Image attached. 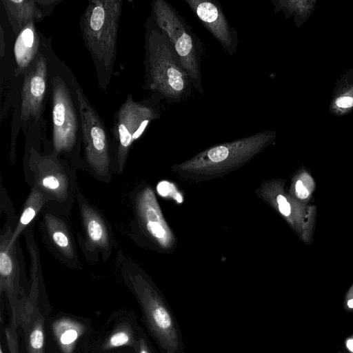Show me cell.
<instances>
[{
    "label": "cell",
    "mask_w": 353,
    "mask_h": 353,
    "mask_svg": "<svg viewBox=\"0 0 353 353\" xmlns=\"http://www.w3.org/2000/svg\"><path fill=\"white\" fill-rule=\"evenodd\" d=\"M52 118L53 153L70 154L77 144L78 119L69 90L59 78L52 82Z\"/></svg>",
    "instance_id": "obj_10"
},
{
    "label": "cell",
    "mask_w": 353,
    "mask_h": 353,
    "mask_svg": "<svg viewBox=\"0 0 353 353\" xmlns=\"http://www.w3.org/2000/svg\"><path fill=\"white\" fill-rule=\"evenodd\" d=\"M277 203L281 213L284 216H288L290 214V205L285 197L281 194L277 196Z\"/></svg>",
    "instance_id": "obj_24"
},
{
    "label": "cell",
    "mask_w": 353,
    "mask_h": 353,
    "mask_svg": "<svg viewBox=\"0 0 353 353\" xmlns=\"http://www.w3.org/2000/svg\"><path fill=\"white\" fill-rule=\"evenodd\" d=\"M13 227L7 221L5 228L0 235V292L5 293L12 311L11 325L9 327L17 333L21 325L22 316V301L19 299L21 293L20 285L22 262L18 252L19 241L10 245Z\"/></svg>",
    "instance_id": "obj_9"
},
{
    "label": "cell",
    "mask_w": 353,
    "mask_h": 353,
    "mask_svg": "<svg viewBox=\"0 0 353 353\" xmlns=\"http://www.w3.org/2000/svg\"><path fill=\"white\" fill-rule=\"evenodd\" d=\"M81 219L83 228L85 241L83 250L88 256L94 252L101 253L103 259H108L112 252V240L105 219L84 198L81 192L77 193Z\"/></svg>",
    "instance_id": "obj_12"
},
{
    "label": "cell",
    "mask_w": 353,
    "mask_h": 353,
    "mask_svg": "<svg viewBox=\"0 0 353 353\" xmlns=\"http://www.w3.org/2000/svg\"><path fill=\"white\" fill-rule=\"evenodd\" d=\"M1 3L17 36L27 24L43 17L37 1L3 0Z\"/></svg>",
    "instance_id": "obj_17"
},
{
    "label": "cell",
    "mask_w": 353,
    "mask_h": 353,
    "mask_svg": "<svg viewBox=\"0 0 353 353\" xmlns=\"http://www.w3.org/2000/svg\"><path fill=\"white\" fill-rule=\"evenodd\" d=\"M122 6V0H92L81 17L83 39L98 72L101 70L112 72Z\"/></svg>",
    "instance_id": "obj_3"
},
{
    "label": "cell",
    "mask_w": 353,
    "mask_h": 353,
    "mask_svg": "<svg viewBox=\"0 0 353 353\" xmlns=\"http://www.w3.org/2000/svg\"><path fill=\"white\" fill-rule=\"evenodd\" d=\"M172 185L166 181H162L157 185L158 192L163 196H167L172 190Z\"/></svg>",
    "instance_id": "obj_26"
},
{
    "label": "cell",
    "mask_w": 353,
    "mask_h": 353,
    "mask_svg": "<svg viewBox=\"0 0 353 353\" xmlns=\"http://www.w3.org/2000/svg\"><path fill=\"white\" fill-rule=\"evenodd\" d=\"M76 94L87 167L99 180L108 181L114 165L105 128L79 85Z\"/></svg>",
    "instance_id": "obj_7"
},
{
    "label": "cell",
    "mask_w": 353,
    "mask_h": 353,
    "mask_svg": "<svg viewBox=\"0 0 353 353\" xmlns=\"http://www.w3.org/2000/svg\"><path fill=\"white\" fill-rule=\"evenodd\" d=\"M134 206L139 223L152 238L163 244L167 231L152 191L148 188L139 191Z\"/></svg>",
    "instance_id": "obj_15"
},
{
    "label": "cell",
    "mask_w": 353,
    "mask_h": 353,
    "mask_svg": "<svg viewBox=\"0 0 353 353\" xmlns=\"http://www.w3.org/2000/svg\"><path fill=\"white\" fill-rule=\"evenodd\" d=\"M138 340H136L133 330L128 324L119 325L105 341L103 350H108L128 345L137 349Z\"/></svg>",
    "instance_id": "obj_21"
},
{
    "label": "cell",
    "mask_w": 353,
    "mask_h": 353,
    "mask_svg": "<svg viewBox=\"0 0 353 353\" xmlns=\"http://www.w3.org/2000/svg\"><path fill=\"white\" fill-rule=\"evenodd\" d=\"M137 353H155L151 344L144 334H141L138 339Z\"/></svg>",
    "instance_id": "obj_23"
},
{
    "label": "cell",
    "mask_w": 353,
    "mask_h": 353,
    "mask_svg": "<svg viewBox=\"0 0 353 353\" xmlns=\"http://www.w3.org/2000/svg\"><path fill=\"white\" fill-rule=\"evenodd\" d=\"M30 194L23 206L21 212L17 221L11 238L10 245L18 241L19 236L26 231L40 212L46 207L47 200L35 187L31 186Z\"/></svg>",
    "instance_id": "obj_19"
},
{
    "label": "cell",
    "mask_w": 353,
    "mask_h": 353,
    "mask_svg": "<svg viewBox=\"0 0 353 353\" xmlns=\"http://www.w3.org/2000/svg\"><path fill=\"white\" fill-rule=\"evenodd\" d=\"M184 1L222 48L229 55H233L239 43L238 34L225 17L221 4L212 0Z\"/></svg>",
    "instance_id": "obj_11"
},
{
    "label": "cell",
    "mask_w": 353,
    "mask_h": 353,
    "mask_svg": "<svg viewBox=\"0 0 353 353\" xmlns=\"http://www.w3.org/2000/svg\"><path fill=\"white\" fill-rule=\"evenodd\" d=\"M0 353H4L1 345L0 347Z\"/></svg>",
    "instance_id": "obj_31"
},
{
    "label": "cell",
    "mask_w": 353,
    "mask_h": 353,
    "mask_svg": "<svg viewBox=\"0 0 353 353\" xmlns=\"http://www.w3.org/2000/svg\"><path fill=\"white\" fill-rule=\"evenodd\" d=\"M151 13L156 24L173 46L190 77L193 88L203 94V50L201 39L175 8L165 0H154Z\"/></svg>",
    "instance_id": "obj_5"
},
{
    "label": "cell",
    "mask_w": 353,
    "mask_h": 353,
    "mask_svg": "<svg viewBox=\"0 0 353 353\" xmlns=\"http://www.w3.org/2000/svg\"><path fill=\"white\" fill-rule=\"evenodd\" d=\"M40 38L34 21L27 24L17 36L14 54L17 65V74L24 72L38 55Z\"/></svg>",
    "instance_id": "obj_16"
},
{
    "label": "cell",
    "mask_w": 353,
    "mask_h": 353,
    "mask_svg": "<svg viewBox=\"0 0 353 353\" xmlns=\"http://www.w3.org/2000/svg\"><path fill=\"white\" fill-rule=\"evenodd\" d=\"M347 306L350 307V308H353V299H350L347 301Z\"/></svg>",
    "instance_id": "obj_30"
},
{
    "label": "cell",
    "mask_w": 353,
    "mask_h": 353,
    "mask_svg": "<svg viewBox=\"0 0 353 353\" xmlns=\"http://www.w3.org/2000/svg\"><path fill=\"white\" fill-rule=\"evenodd\" d=\"M296 194L301 199H305L308 196L309 192L307 188L303 185L301 181H297L296 183Z\"/></svg>",
    "instance_id": "obj_25"
},
{
    "label": "cell",
    "mask_w": 353,
    "mask_h": 353,
    "mask_svg": "<svg viewBox=\"0 0 353 353\" xmlns=\"http://www.w3.org/2000/svg\"><path fill=\"white\" fill-rule=\"evenodd\" d=\"M336 105L341 108H348L353 105V98L350 97H344L339 98L336 101Z\"/></svg>",
    "instance_id": "obj_27"
},
{
    "label": "cell",
    "mask_w": 353,
    "mask_h": 353,
    "mask_svg": "<svg viewBox=\"0 0 353 353\" xmlns=\"http://www.w3.org/2000/svg\"><path fill=\"white\" fill-rule=\"evenodd\" d=\"M145 77L147 89L160 101L178 103L188 99L193 86L166 35L153 17L146 21Z\"/></svg>",
    "instance_id": "obj_1"
},
{
    "label": "cell",
    "mask_w": 353,
    "mask_h": 353,
    "mask_svg": "<svg viewBox=\"0 0 353 353\" xmlns=\"http://www.w3.org/2000/svg\"><path fill=\"white\" fill-rule=\"evenodd\" d=\"M121 263L122 275L136 296L147 327L161 353H183L179 324L162 294L130 261Z\"/></svg>",
    "instance_id": "obj_2"
},
{
    "label": "cell",
    "mask_w": 353,
    "mask_h": 353,
    "mask_svg": "<svg viewBox=\"0 0 353 353\" xmlns=\"http://www.w3.org/2000/svg\"><path fill=\"white\" fill-rule=\"evenodd\" d=\"M21 326L27 353H45L44 319L38 307L23 314Z\"/></svg>",
    "instance_id": "obj_18"
},
{
    "label": "cell",
    "mask_w": 353,
    "mask_h": 353,
    "mask_svg": "<svg viewBox=\"0 0 353 353\" xmlns=\"http://www.w3.org/2000/svg\"><path fill=\"white\" fill-rule=\"evenodd\" d=\"M47 85L46 59L38 54L25 74L21 90V119L37 121L40 117Z\"/></svg>",
    "instance_id": "obj_13"
},
{
    "label": "cell",
    "mask_w": 353,
    "mask_h": 353,
    "mask_svg": "<svg viewBox=\"0 0 353 353\" xmlns=\"http://www.w3.org/2000/svg\"><path fill=\"white\" fill-rule=\"evenodd\" d=\"M54 339L62 353H72L76 343L85 332V326L74 319L63 317L52 324Z\"/></svg>",
    "instance_id": "obj_20"
},
{
    "label": "cell",
    "mask_w": 353,
    "mask_h": 353,
    "mask_svg": "<svg viewBox=\"0 0 353 353\" xmlns=\"http://www.w3.org/2000/svg\"><path fill=\"white\" fill-rule=\"evenodd\" d=\"M7 345L10 353H19L17 344V334L13 332L9 327L5 328Z\"/></svg>",
    "instance_id": "obj_22"
},
{
    "label": "cell",
    "mask_w": 353,
    "mask_h": 353,
    "mask_svg": "<svg viewBox=\"0 0 353 353\" xmlns=\"http://www.w3.org/2000/svg\"><path fill=\"white\" fill-rule=\"evenodd\" d=\"M347 347L350 351L353 352V339H350L347 340Z\"/></svg>",
    "instance_id": "obj_29"
},
{
    "label": "cell",
    "mask_w": 353,
    "mask_h": 353,
    "mask_svg": "<svg viewBox=\"0 0 353 353\" xmlns=\"http://www.w3.org/2000/svg\"><path fill=\"white\" fill-rule=\"evenodd\" d=\"M42 225L45 239L56 256L69 266L77 267L78 257L74 239L62 214L46 209Z\"/></svg>",
    "instance_id": "obj_14"
},
{
    "label": "cell",
    "mask_w": 353,
    "mask_h": 353,
    "mask_svg": "<svg viewBox=\"0 0 353 353\" xmlns=\"http://www.w3.org/2000/svg\"><path fill=\"white\" fill-rule=\"evenodd\" d=\"M275 132L266 130L214 145L184 163L183 169H223L243 163L262 151L274 139Z\"/></svg>",
    "instance_id": "obj_8"
},
{
    "label": "cell",
    "mask_w": 353,
    "mask_h": 353,
    "mask_svg": "<svg viewBox=\"0 0 353 353\" xmlns=\"http://www.w3.org/2000/svg\"><path fill=\"white\" fill-rule=\"evenodd\" d=\"M160 101L154 97L150 100L137 102L129 94L119 108L112 128L114 172H123L132 143L143 134L152 121L160 118Z\"/></svg>",
    "instance_id": "obj_6"
},
{
    "label": "cell",
    "mask_w": 353,
    "mask_h": 353,
    "mask_svg": "<svg viewBox=\"0 0 353 353\" xmlns=\"http://www.w3.org/2000/svg\"><path fill=\"white\" fill-rule=\"evenodd\" d=\"M26 175L47 200L46 209L66 215L72 207L77 190L74 170L52 153L41 156L31 151Z\"/></svg>",
    "instance_id": "obj_4"
},
{
    "label": "cell",
    "mask_w": 353,
    "mask_h": 353,
    "mask_svg": "<svg viewBox=\"0 0 353 353\" xmlns=\"http://www.w3.org/2000/svg\"><path fill=\"white\" fill-rule=\"evenodd\" d=\"M3 27L1 26V56L3 57L4 55V50H5V44L3 41Z\"/></svg>",
    "instance_id": "obj_28"
}]
</instances>
